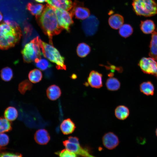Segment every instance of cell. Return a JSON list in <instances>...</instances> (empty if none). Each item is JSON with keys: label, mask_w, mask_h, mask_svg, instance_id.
Listing matches in <instances>:
<instances>
[{"label": "cell", "mask_w": 157, "mask_h": 157, "mask_svg": "<svg viewBox=\"0 0 157 157\" xmlns=\"http://www.w3.org/2000/svg\"><path fill=\"white\" fill-rule=\"evenodd\" d=\"M36 18L44 33L48 36L49 43L53 44V36L59 34L63 29L58 24L54 7L47 4L41 15Z\"/></svg>", "instance_id": "6da1fadb"}, {"label": "cell", "mask_w": 157, "mask_h": 157, "mask_svg": "<svg viewBox=\"0 0 157 157\" xmlns=\"http://www.w3.org/2000/svg\"><path fill=\"white\" fill-rule=\"evenodd\" d=\"M22 33L19 26H13L6 23L0 24V49L14 46L20 40Z\"/></svg>", "instance_id": "7a4b0ae2"}, {"label": "cell", "mask_w": 157, "mask_h": 157, "mask_svg": "<svg viewBox=\"0 0 157 157\" xmlns=\"http://www.w3.org/2000/svg\"><path fill=\"white\" fill-rule=\"evenodd\" d=\"M39 45L44 56L56 65V68L59 70H66L65 58L51 44H49L42 41L40 39Z\"/></svg>", "instance_id": "3957f363"}, {"label": "cell", "mask_w": 157, "mask_h": 157, "mask_svg": "<svg viewBox=\"0 0 157 157\" xmlns=\"http://www.w3.org/2000/svg\"><path fill=\"white\" fill-rule=\"evenodd\" d=\"M39 39L37 36L25 45L22 51L25 62H35L41 58L42 53L39 45Z\"/></svg>", "instance_id": "277c9868"}, {"label": "cell", "mask_w": 157, "mask_h": 157, "mask_svg": "<svg viewBox=\"0 0 157 157\" xmlns=\"http://www.w3.org/2000/svg\"><path fill=\"white\" fill-rule=\"evenodd\" d=\"M132 5L138 15L151 17L157 13V4L154 0H133Z\"/></svg>", "instance_id": "5b68a950"}, {"label": "cell", "mask_w": 157, "mask_h": 157, "mask_svg": "<svg viewBox=\"0 0 157 157\" xmlns=\"http://www.w3.org/2000/svg\"><path fill=\"white\" fill-rule=\"evenodd\" d=\"M54 8L59 25L63 29L69 32L70 26L73 23L72 15L67 10Z\"/></svg>", "instance_id": "8992f818"}, {"label": "cell", "mask_w": 157, "mask_h": 157, "mask_svg": "<svg viewBox=\"0 0 157 157\" xmlns=\"http://www.w3.org/2000/svg\"><path fill=\"white\" fill-rule=\"evenodd\" d=\"M138 65L144 73L153 75L157 78V63L155 59L151 57H143Z\"/></svg>", "instance_id": "52a82bcc"}, {"label": "cell", "mask_w": 157, "mask_h": 157, "mask_svg": "<svg viewBox=\"0 0 157 157\" xmlns=\"http://www.w3.org/2000/svg\"><path fill=\"white\" fill-rule=\"evenodd\" d=\"M99 21L93 15L90 16L82 23V28L87 36H92L97 32L99 26Z\"/></svg>", "instance_id": "ba28073f"}, {"label": "cell", "mask_w": 157, "mask_h": 157, "mask_svg": "<svg viewBox=\"0 0 157 157\" xmlns=\"http://www.w3.org/2000/svg\"><path fill=\"white\" fill-rule=\"evenodd\" d=\"M73 16L80 19H85L89 16L90 11L87 8L84 7L83 3L75 1L73 3L70 12Z\"/></svg>", "instance_id": "9c48e42d"}, {"label": "cell", "mask_w": 157, "mask_h": 157, "mask_svg": "<svg viewBox=\"0 0 157 157\" xmlns=\"http://www.w3.org/2000/svg\"><path fill=\"white\" fill-rule=\"evenodd\" d=\"M63 144L66 149L76 155L84 157H95L90 154L87 150L81 147L80 144L70 142L68 140L63 141Z\"/></svg>", "instance_id": "30bf717a"}, {"label": "cell", "mask_w": 157, "mask_h": 157, "mask_svg": "<svg viewBox=\"0 0 157 157\" xmlns=\"http://www.w3.org/2000/svg\"><path fill=\"white\" fill-rule=\"evenodd\" d=\"M102 142L104 146L109 149H112L119 144V138L115 134L112 132L105 133L102 138Z\"/></svg>", "instance_id": "8fae6325"}, {"label": "cell", "mask_w": 157, "mask_h": 157, "mask_svg": "<svg viewBox=\"0 0 157 157\" xmlns=\"http://www.w3.org/2000/svg\"><path fill=\"white\" fill-rule=\"evenodd\" d=\"M102 74L97 71L92 70L90 73L87 80L91 87L99 88L102 86Z\"/></svg>", "instance_id": "7c38bea8"}, {"label": "cell", "mask_w": 157, "mask_h": 157, "mask_svg": "<svg viewBox=\"0 0 157 157\" xmlns=\"http://www.w3.org/2000/svg\"><path fill=\"white\" fill-rule=\"evenodd\" d=\"M46 1L53 7L67 11L71 10L73 6L71 0H47Z\"/></svg>", "instance_id": "4fadbf2b"}, {"label": "cell", "mask_w": 157, "mask_h": 157, "mask_svg": "<svg viewBox=\"0 0 157 157\" xmlns=\"http://www.w3.org/2000/svg\"><path fill=\"white\" fill-rule=\"evenodd\" d=\"M35 142L40 145L47 144L49 141L50 137L47 130L44 129H40L36 131L34 135Z\"/></svg>", "instance_id": "5bb4252c"}, {"label": "cell", "mask_w": 157, "mask_h": 157, "mask_svg": "<svg viewBox=\"0 0 157 157\" xmlns=\"http://www.w3.org/2000/svg\"><path fill=\"white\" fill-rule=\"evenodd\" d=\"M60 130L64 135H68L73 133L76 126L74 123L69 118L64 119L60 126Z\"/></svg>", "instance_id": "9a60e30c"}, {"label": "cell", "mask_w": 157, "mask_h": 157, "mask_svg": "<svg viewBox=\"0 0 157 157\" xmlns=\"http://www.w3.org/2000/svg\"><path fill=\"white\" fill-rule=\"evenodd\" d=\"M46 94L49 99L55 101L60 96L61 91L58 86L53 84L50 85L47 88L46 90Z\"/></svg>", "instance_id": "2e32d148"}, {"label": "cell", "mask_w": 157, "mask_h": 157, "mask_svg": "<svg viewBox=\"0 0 157 157\" xmlns=\"http://www.w3.org/2000/svg\"><path fill=\"white\" fill-rule=\"evenodd\" d=\"M108 23L111 28L117 29L119 28L123 24L124 18L122 16L118 14H115L110 17Z\"/></svg>", "instance_id": "e0dca14e"}, {"label": "cell", "mask_w": 157, "mask_h": 157, "mask_svg": "<svg viewBox=\"0 0 157 157\" xmlns=\"http://www.w3.org/2000/svg\"><path fill=\"white\" fill-rule=\"evenodd\" d=\"M140 27L142 32L145 34H152L155 31V24L154 22L151 20L141 21Z\"/></svg>", "instance_id": "ac0fdd59"}, {"label": "cell", "mask_w": 157, "mask_h": 157, "mask_svg": "<svg viewBox=\"0 0 157 157\" xmlns=\"http://www.w3.org/2000/svg\"><path fill=\"white\" fill-rule=\"evenodd\" d=\"M44 7V6L41 4L29 2L26 5V9L36 18L41 15Z\"/></svg>", "instance_id": "d6986e66"}, {"label": "cell", "mask_w": 157, "mask_h": 157, "mask_svg": "<svg viewBox=\"0 0 157 157\" xmlns=\"http://www.w3.org/2000/svg\"><path fill=\"white\" fill-rule=\"evenodd\" d=\"M149 54L155 60L157 58V32L154 31L152 34L149 44Z\"/></svg>", "instance_id": "ffe728a7"}, {"label": "cell", "mask_w": 157, "mask_h": 157, "mask_svg": "<svg viewBox=\"0 0 157 157\" xmlns=\"http://www.w3.org/2000/svg\"><path fill=\"white\" fill-rule=\"evenodd\" d=\"M115 114L116 117L118 119L123 120L125 119L129 115V110L128 108L124 105L117 106L115 110Z\"/></svg>", "instance_id": "44dd1931"}, {"label": "cell", "mask_w": 157, "mask_h": 157, "mask_svg": "<svg viewBox=\"0 0 157 157\" xmlns=\"http://www.w3.org/2000/svg\"><path fill=\"white\" fill-rule=\"evenodd\" d=\"M140 91L147 95H152L154 93V88L153 83L150 81L144 82L140 85Z\"/></svg>", "instance_id": "7402d4cb"}, {"label": "cell", "mask_w": 157, "mask_h": 157, "mask_svg": "<svg viewBox=\"0 0 157 157\" xmlns=\"http://www.w3.org/2000/svg\"><path fill=\"white\" fill-rule=\"evenodd\" d=\"M76 51L78 56L83 58L86 56L90 53L91 51V48L86 43L82 42L78 44Z\"/></svg>", "instance_id": "603a6c76"}, {"label": "cell", "mask_w": 157, "mask_h": 157, "mask_svg": "<svg viewBox=\"0 0 157 157\" xmlns=\"http://www.w3.org/2000/svg\"><path fill=\"white\" fill-rule=\"evenodd\" d=\"M106 85L108 90L114 91L118 90L120 88L121 84L117 79L110 77L107 80Z\"/></svg>", "instance_id": "cb8c5ba5"}, {"label": "cell", "mask_w": 157, "mask_h": 157, "mask_svg": "<svg viewBox=\"0 0 157 157\" xmlns=\"http://www.w3.org/2000/svg\"><path fill=\"white\" fill-rule=\"evenodd\" d=\"M18 111L14 107L9 106L5 110L4 113V117L9 121L15 120L18 116Z\"/></svg>", "instance_id": "d4e9b609"}, {"label": "cell", "mask_w": 157, "mask_h": 157, "mask_svg": "<svg viewBox=\"0 0 157 157\" xmlns=\"http://www.w3.org/2000/svg\"><path fill=\"white\" fill-rule=\"evenodd\" d=\"M28 77L30 81L31 82L36 83L40 82L42 80V74L40 70L35 69L29 72Z\"/></svg>", "instance_id": "484cf974"}, {"label": "cell", "mask_w": 157, "mask_h": 157, "mask_svg": "<svg viewBox=\"0 0 157 157\" xmlns=\"http://www.w3.org/2000/svg\"><path fill=\"white\" fill-rule=\"evenodd\" d=\"M133 29L130 25L128 24H123L119 28V33L122 37L127 38L132 34Z\"/></svg>", "instance_id": "4316f807"}, {"label": "cell", "mask_w": 157, "mask_h": 157, "mask_svg": "<svg viewBox=\"0 0 157 157\" xmlns=\"http://www.w3.org/2000/svg\"><path fill=\"white\" fill-rule=\"evenodd\" d=\"M10 122L5 117L0 118V133L8 132L11 130L12 127Z\"/></svg>", "instance_id": "83f0119b"}, {"label": "cell", "mask_w": 157, "mask_h": 157, "mask_svg": "<svg viewBox=\"0 0 157 157\" xmlns=\"http://www.w3.org/2000/svg\"><path fill=\"white\" fill-rule=\"evenodd\" d=\"M13 74L12 69L10 67H6L2 69L1 72V78L4 81H8L11 80Z\"/></svg>", "instance_id": "f1b7e54d"}, {"label": "cell", "mask_w": 157, "mask_h": 157, "mask_svg": "<svg viewBox=\"0 0 157 157\" xmlns=\"http://www.w3.org/2000/svg\"><path fill=\"white\" fill-rule=\"evenodd\" d=\"M32 87V83L28 80H26L19 84L18 90L21 94H24L27 91L31 90Z\"/></svg>", "instance_id": "f546056e"}, {"label": "cell", "mask_w": 157, "mask_h": 157, "mask_svg": "<svg viewBox=\"0 0 157 157\" xmlns=\"http://www.w3.org/2000/svg\"><path fill=\"white\" fill-rule=\"evenodd\" d=\"M35 62L36 67L42 71L45 70L52 66V65L47 60L44 58H41Z\"/></svg>", "instance_id": "4dcf8cb0"}, {"label": "cell", "mask_w": 157, "mask_h": 157, "mask_svg": "<svg viewBox=\"0 0 157 157\" xmlns=\"http://www.w3.org/2000/svg\"><path fill=\"white\" fill-rule=\"evenodd\" d=\"M59 157H76L77 155L73 152H71L66 149L60 151L55 153Z\"/></svg>", "instance_id": "1f68e13d"}, {"label": "cell", "mask_w": 157, "mask_h": 157, "mask_svg": "<svg viewBox=\"0 0 157 157\" xmlns=\"http://www.w3.org/2000/svg\"><path fill=\"white\" fill-rule=\"evenodd\" d=\"M9 140V138L7 134L3 133H0V147H4L7 145Z\"/></svg>", "instance_id": "d6a6232c"}, {"label": "cell", "mask_w": 157, "mask_h": 157, "mask_svg": "<svg viewBox=\"0 0 157 157\" xmlns=\"http://www.w3.org/2000/svg\"><path fill=\"white\" fill-rule=\"evenodd\" d=\"M0 157H22V156L19 154L2 152L0 153Z\"/></svg>", "instance_id": "836d02e7"}, {"label": "cell", "mask_w": 157, "mask_h": 157, "mask_svg": "<svg viewBox=\"0 0 157 157\" xmlns=\"http://www.w3.org/2000/svg\"><path fill=\"white\" fill-rule=\"evenodd\" d=\"M105 67L107 69H111V71L112 72L114 71V70H116L119 72H122V68L120 67H116L115 66L112 65H110L109 66H105Z\"/></svg>", "instance_id": "e575fe53"}, {"label": "cell", "mask_w": 157, "mask_h": 157, "mask_svg": "<svg viewBox=\"0 0 157 157\" xmlns=\"http://www.w3.org/2000/svg\"><path fill=\"white\" fill-rule=\"evenodd\" d=\"M68 140L71 142L73 143L79 144V139L76 137L70 136L68 138Z\"/></svg>", "instance_id": "d590c367"}, {"label": "cell", "mask_w": 157, "mask_h": 157, "mask_svg": "<svg viewBox=\"0 0 157 157\" xmlns=\"http://www.w3.org/2000/svg\"><path fill=\"white\" fill-rule=\"evenodd\" d=\"M36 1L39 3H43L45 1H47V0H35Z\"/></svg>", "instance_id": "8d00e7d4"}, {"label": "cell", "mask_w": 157, "mask_h": 157, "mask_svg": "<svg viewBox=\"0 0 157 157\" xmlns=\"http://www.w3.org/2000/svg\"><path fill=\"white\" fill-rule=\"evenodd\" d=\"M114 75V74L113 72L110 73L108 75V76L110 77H113Z\"/></svg>", "instance_id": "74e56055"}, {"label": "cell", "mask_w": 157, "mask_h": 157, "mask_svg": "<svg viewBox=\"0 0 157 157\" xmlns=\"http://www.w3.org/2000/svg\"><path fill=\"white\" fill-rule=\"evenodd\" d=\"M3 18L1 12H0V22L2 20Z\"/></svg>", "instance_id": "f35d334b"}, {"label": "cell", "mask_w": 157, "mask_h": 157, "mask_svg": "<svg viewBox=\"0 0 157 157\" xmlns=\"http://www.w3.org/2000/svg\"><path fill=\"white\" fill-rule=\"evenodd\" d=\"M156 135L157 136V128L156 129Z\"/></svg>", "instance_id": "ab89813d"}, {"label": "cell", "mask_w": 157, "mask_h": 157, "mask_svg": "<svg viewBox=\"0 0 157 157\" xmlns=\"http://www.w3.org/2000/svg\"><path fill=\"white\" fill-rule=\"evenodd\" d=\"M156 62H157V58H156Z\"/></svg>", "instance_id": "60d3db41"}]
</instances>
